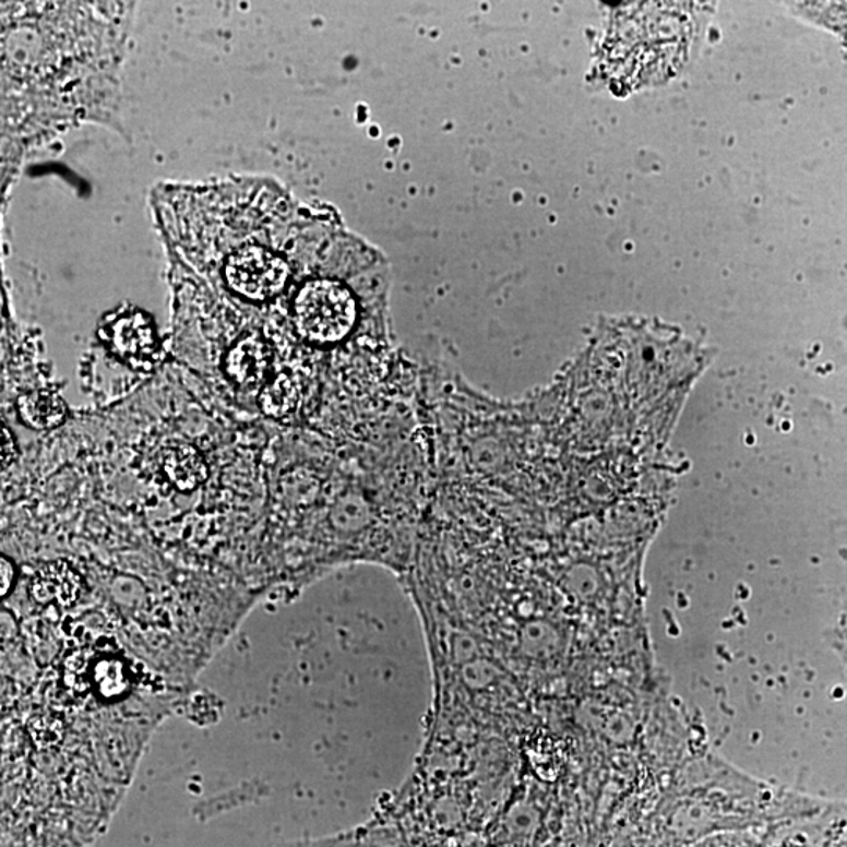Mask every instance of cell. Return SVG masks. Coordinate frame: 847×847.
<instances>
[{
  "label": "cell",
  "mask_w": 847,
  "mask_h": 847,
  "mask_svg": "<svg viewBox=\"0 0 847 847\" xmlns=\"http://www.w3.org/2000/svg\"><path fill=\"white\" fill-rule=\"evenodd\" d=\"M163 469L165 476L178 490L192 491L206 480L207 465L203 455L190 444L176 443L164 449Z\"/></svg>",
  "instance_id": "cell-4"
},
{
  "label": "cell",
  "mask_w": 847,
  "mask_h": 847,
  "mask_svg": "<svg viewBox=\"0 0 847 847\" xmlns=\"http://www.w3.org/2000/svg\"><path fill=\"white\" fill-rule=\"evenodd\" d=\"M12 580H13V569L12 565H10V562H5V559L2 561V594L5 595V592H9V588L12 587Z\"/></svg>",
  "instance_id": "cell-10"
},
{
  "label": "cell",
  "mask_w": 847,
  "mask_h": 847,
  "mask_svg": "<svg viewBox=\"0 0 847 847\" xmlns=\"http://www.w3.org/2000/svg\"><path fill=\"white\" fill-rule=\"evenodd\" d=\"M226 282L240 296L250 300H269L285 289L289 267L274 251L251 246L229 257Z\"/></svg>",
  "instance_id": "cell-2"
},
{
  "label": "cell",
  "mask_w": 847,
  "mask_h": 847,
  "mask_svg": "<svg viewBox=\"0 0 847 847\" xmlns=\"http://www.w3.org/2000/svg\"><path fill=\"white\" fill-rule=\"evenodd\" d=\"M77 590V577L68 566L53 565L39 574L35 583V595L39 599L57 598L68 601Z\"/></svg>",
  "instance_id": "cell-8"
},
{
  "label": "cell",
  "mask_w": 847,
  "mask_h": 847,
  "mask_svg": "<svg viewBox=\"0 0 847 847\" xmlns=\"http://www.w3.org/2000/svg\"><path fill=\"white\" fill-rule=\"evenodd\" d=\"M21 419L34 429H52L63 422L64 405L62 399L48 391H34L17 402Z\"/></svg>",
  "instance_id": "cell-6"
},
{
  "label": "cell",
  "mask_w": 847,
  "mask_h": 847,
  "mask_svg": "<svg viewBox=\"0 0 847 847\" xmlns=\"http://www.w3.org/2000/svg\"><path fill=\"white\" fill-rule=\"evenodd\" d=\"M112 344L121 357H148L154 347L153 326L143 315H126L114 325Z\"/></svg>",
  "instance_id": "cell-5"
},
{
  "label": "cell",
  "mask_w": 847,
  "mask_h": 847,
  "mask_svg": "<svg viewBox=\"0 0 847 847\" xmlns=\"http://www.w3.org/2000/svg\"><path fill=\"white\" fill-rule=\"evenodd\" d=\"M271 350L260 336L242 337L226 357V372L237 385L257 386L267 375Z\"/></svg>",
  "instance_id": "cell-3"
},
{
  "label": "cell",
  "mask_w": 847,
  "mask_h": 847,
  "mask_svg": "<svg viewBox=\"0 0 847 847\" xmlns=\"http://www.w3.org/2000/svg\"><path fill=\"white\" fill-rule=\"evenodd\" d=\"M299 399L300 393L297 383H294L289 377L282 375L262 391V410L274 418H285L289 413L296 410Z\"/></svg>",
  "instance_id": "cell-7"
},
{
  "label": "cell",
  "mask_w": 847,
  "mask_h": 847,
  "mask_svg": "<svg viewBox=\"0 0 847 847\" xmlns=\"http://www.w3.org/2000/svg\"><path fill=\"white\" fill-rule=\"evenodd\" d=\"M2 441L3 466H10L14 462V457H16V448H14L12 432L5 429V427H3Z\"/></svg>",
  "instance_id": "cell-9"
},
{
  "label": "cell",
  "mask_w": 847,
  "mask_h": 847,
  "mask_svg": "<svg viewBox=\"0 0 847 847\" xmlns=\"http://www.w3.org/2000/svg\"><path fill=\"white\" fill-rule=\"evenodd\" d=\"M294 319L300 335L310 343H339L357 322V301L341 283L314 279L297 294Z\"/></svg>",
  "instance_id": "cell-1"
}]
</instances>
